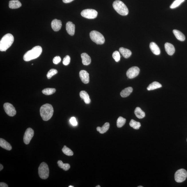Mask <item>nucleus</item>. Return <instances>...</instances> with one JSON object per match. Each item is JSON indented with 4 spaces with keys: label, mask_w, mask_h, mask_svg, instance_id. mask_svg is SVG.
Wrapping results in <instances>:
<instances>
[{
    "label": "nucleus",
    "mask_w": 187,
    "mask_h": 187,
    "mask_svg": "<svg viewBox=\"0 0 187 187\" xmlns=\"http://www.w3.org/2000/svg\"><path fill=\"white\" fill-rule=\"evenodd\" d=\"M42 51V49L41 46H35L25 53L23 56V59L25 61H29L36 59L40 56Z\"/></svg>",
    "instance_id": "nucleus-1"
},
{
    "label": "nucleus",
    "mask_w": 187,
    "mask_h": 187,
    "mask_svg": "<svg viewBox=\"0 0 187 187\" xmlns=\"http://www.w3.org/2000/svg\"><path fill=\"white\" fill-rule=\"evenodd\" d=\"M54 110L51 104H46L43 105L40 109V114L43 120L47 121L52 117Z\"/></svg>",
    "instance_id": "nucleus-2"
},
{
    "label": "nucleus",
    "mask_w": 187,
    "mask_h": 187,
    "mask_svg": "<svg viewBox=\"0 0 187 187\" xmlns=\"http://www.w3.org/2000/svg\"><path fill=\"white\" fill-rule=\"evenodd\" d=\"M14 41V36L12 34L8 33L5 35L0 41V51H5L11 46Z\"/></svg>",
    "instance_id": "nucleus-3"
},
{
    "label": "nucleus",
    "mask_w": 187,
    "mask_h": 187,
    "mask_svg": "<svg viewBox=\"0 0 187 187\" xmlns=\"http://www.w3.org/2000/svg\"><path fill=\"white\" fill-rule=\"evenodd\" d=\"M113 8L118 14L122 16H126L128 14V10L127 7L124 3L117 0L113 3Z\"/></svg>",
    "instance_id": "nucleus-4"
},
{
    "label": "nucleus",
    "mask_w": 187,
    "mask_h": 187,
    "mask_svg": "<svg viewBox=\"0 0 187 187\" xmlns=\"http://www.w3.org/2000/svg\"><path fill=\"white\" fill-rule=\"evenodd\" d=\"M91 39L98 44H104L105 39L104 36L101 33L96 31H93L90 33Z\"/></svg>",
    "instance_id": "nucleus-5"
},
{
    "label": "nucleus",
    "mask_w": 187,
    "mask_h": 187,
    "mask_svg": "<svg viewBox=\"0 0 187 187\" xmlns=\"http://www.w3.org/2000/svg\"><path fill=\"white\" fill-rule=\"evenodd\" d=\"M38 173L41 179L46 180L49 177V168L46 163L42 162L41 163L38 168Z\"/></svg>",
    "instance_id": "nucleus-6"
},
{
    "label": "nucleus",
    "mask_w": 187,
    "mask_h": 187,
    "mask_svg": "<svg viewBox=\"0 0 187 187\" xmlns=\"http://www.w3.org/2000/svg\"><path fill=\"white\" fill-rule=\"evenodd\" d=\"M187 178V171L184 169H180L177 171L175 174V179L177 183L184 181Z\"/></svg>",
    "instance_id": "nucleus-7"
},
{
    "label": "nucleus",
    "mask_w": 187,
    "mask_h": 187,
    "mask_svg": "<svg viewBox=\"0 0 187 187\" xmlns=\"http://www.w3.org/2000/svg\"><path fill=\"white\" fill-rule=\"evenodd\" d=\"M97 11L93 9H86L83 10L81 13L82 16L88 19H94L97 16Z\"/></svg>",
    "instance_id": "nucleus-8"
},
{
    "label": "nucleus",
    "mask_w": 187,
    "mask_h": 187,
    "mask_svg": "<svg viewBox=\"0 0 187 187\" xmlns=\"http://www.w3.org/2000/svg\"><path fill=\"white\" fill-rule=\"evenodd\" d=\"M4 108L5 112L8 116H14L16 114L15 109L13 105L8 103H5L4 104Z\"/></svg>",
    "instance_id": "nucleus-9"
},
{
    "label": "nucleus",
    "mask_w": 187,
    "mask_h": 187,
    "mask_svg": "<svg viewBox=\"0 0 187 187\" xmlns=\"http://www.w3.org/2000/svg\"><path fill=\"white\" fill-rule=\"evenodd\" d=\"M139 72V68L137 67H133L129 68L127 71L126 76L129 79H133L138 75Z\"/></svg>",
    "instance_id": "nucleus-10"
},
{
    "label": "nucleus",
    "mask_w": 187,
    "mask_h": 187,
    "mask_svg": "<svg viewBox=\"0 0 187 187\" xmlns=\"http://www.w3.org/2000/svg\"><path fill=\"white\" fill-rule=\"evenodd\" d=\"M34 131L32 128H29L26 129L23 138V140L25 144H29L32 139L34 136Z\"/></svg>",
    "instance_id": "nucleus-11"
},
{
    "label": "nucleus",
    "mask_w": 187,
    "mask_h": 187,
    "mask_svg": "<svg viewBox=\"0 0 187 187\" xmlns=\"http://www.w3.org/2000/svg\"><path fill=\"white\" fill-rule=\"evenodd\" d=\"M79 77L82 81L85 84L89 83V74L87 71L85 70H81L80 71Z\"/></svg>",
    "instance_id": "nucleus-12"
},
{
    "label": "nucleus",
    "mask_w": 187,
    "mask_h": 187,
    "mask_svg": "<svg viewBox=\"0 0 187 187\" xmlns=\"http://www.w3.org/2000/svg\"><path fill=\"white\" fill-rule=\"evenodd\" d=\"M61 21L59 20L55 19L52 22L51 27L55 32H57L61 29L62 27Z\"/></svg>",
    "instance_id": "nucleus-13"
},
{
    "label": "nucleus",
    "mask_w": 187,
    "mask_h": 187,
    "mask_svg": "<svg viewBox=\"0 0 187 187\" xmlns=\"http://www.w3.org/2000/svg\"><path fill=\"white\" fill-rule=\"evenodd\" d=\"M75 25L71 22H68L66 25V29L68 34L73 36L75 34Z\"/></svg>",
    "instance_id": "nucleus-14"
},
{
    "label": "nucleus",
    "mask_w": 187,
    "mask_h": 187,
    "mask_svg": "<svg viewBox=\"0 0 187 187\" xmlns=\"http://www.w3.org/2000/svg\"><path fill=\"white\" fill-rule=\"evenodd\" d=\"M165 50L168 55L172 56L175 52L174 46L172 44L169 43H166L165 44Z\"/></svg>",
    "instance_id": "nucleus-15"
},
{
    "label": "nucleus",
    "mask_w": 187,
    "mask_h": 187,
    "mask_svg": "<svg viewBox=\"0 0 187 187\" xmlns=\"http://www.w3.org/2000/svg\"><path fill=\"white\" fill-rule=\"evenodd\" d=\"M82 62L83 65L87 66L91 63V59L90 57L86 53H82L81 55Z\"/></svg>",
    "instance_id": "nucleus-16"
},
{
    "label": "nucleus",
    "mask_w": 187,
    "mask_h": 187,
    "mask_svg": "<svg viewBox=\"0 0 187 187\" xmlns=\"http://www.w3.org/2000/svg\"><path fill=\"white\" fill-rule=\"evenodd\" d=\"M149 46L150 49L153 54L156 55L160 54L161 51L159 48L156 43L153 42H151L150 43Z\"/></svg>",
    "instance_id": "nucleus-17"
},
{
    "label": "nucleus",
    "mask_w": 187,
    "mask_h": 187,
    "mask_svg": "<svg viewBox=\"0 0 187 187\" xmlns=\"http://www.w3.org/2000/svg\"><path fill=\"white\" fill-rule=\"evenodd\" d=\"M80 96L82 99L84 100L85 103L88 104L91 102V99L89 95L86 91H81L80 93Z\"/></svg>",
    "instance_id": "nucleus-18"
},
{
    "label": "nucleus",
    "mask_w": 187,
    "mask_h": 187,
    "mask_svg": "<svg viewBox=\"0 0 187 187\" xmlns=\"http://www.w3.org/2000/svg\"><path fill=\"white\" fill-rule=\"evenodd\" d=\"M0 146L7 151H11L12 149V147L10 143L2 138L0 139Z\"/></svg>",
    "instance_id": "nucleus-19"
},
{
    "label": "nucleus",
    "mask_w": 187,
    "mask_h": 187,
    "mask_svg": "<svg viewBox=\"0 0 187 187\" xmlns=\"http://www.w3.org/2000/svg\"><path fill=\"white\" fill-rule=\"evenodd\" d=\"M21 6V3L18 0H12L9 1V7L11 9H17Z\"/></svg>",
    "instance_id": "nucleus-20"
},
{
    "label": "nucleus",
    "mask_w": 187,
    "mask_h": 187,
    "mask_svg": "<svg viewBox=\"0 0 187 187\" xmlns=\"http://www.w3.org/2000/svg\"><path fill=\"white\" fill-rule=\"evenodd\" d=\"M173 33L176 37V39L178 40L183 41L185 39V36L181 32L177 30H173Z\"/></svg>",
    "instance_id": "nucleus-21"
},
{
    "label": "nucleus",
    "mask_w": 187,
    "mask_h": 187,
    "mask_svg": "<svg viewBox=\"0 0 187 187\" xmlns=\"http://www.w3.org/2000/svg\"><path fill=\"white\" fill-rule=\"evenodd\" d=\"M120 53L122 54L123 57L125 58H128L131 56L132 52L130 50L123 47L120 48L119 49Z\"/></svg>",
    "instance_id": "nucleus-22"
},
{
    "label": "nucleus",
    "mask_w": 187,
    "mask_h": 187,
    "mask_svg": "<svg viewBox=\"0 0 187 187\" xmlns=\"http://www.w3.org/2000/svg\"><path fill=\"white\" fill-rule=\"evenodd\" d=\"M133 91V88L131 87H128L125 88L120 93V96L122 98H126L129 96Z\"/></svg>",
    "instance_id": "nucleus-23"
},
{
    "label": "nucleus",
    "mask_w": 187,
    "mask_h": 187,
    "mask_svg": "<svg viewBox=\"0 0 187 187\" xmlns=\"http://www.w3.org/2000/svg\"><path fill=\"white\" fill-rule=\"evenodd\" d=\"M110 126L109 123L106 122L102 127L99 126L97 128V130L101 134H103V133H106L108 131L109 128Z\"/></svg>",
    "instance_id": "nucleus-24"
},
{
    "label": "nucleus",
    "mask_w": 187,
    "mask_h": 187,
    "mask_svg": "<svg viewBox=\"0 0 187 187\" xmlns=\"http://www.w3.org/2000/svg\"><path fill=\"white\" fill-rule=\"evenodd\" d=\"M135 114L137 118L139 119L144 118L145 113L139 107H137L135 110Z\"/></svg>",
    "instance_id": "nucleus-25"
},
{
    "label": "nucleus",
    "mask_w": 187,
    "mask_h": 187,
    "mask_svg": "<svg viewBox=\"0 0 187 187\" xmlns=\"http://www.w3.org/2000/svg\"><path fill=\"white\" fill-rule=\"evenodd\" d=\"M161 87L162 85L161 83L158 82L154 81L151 83L148 86L147 88V89L148 91H151V90H154L161 88Z\"/></svg>",
    "instance_id": "nucleus-26"
},
{
    "label": "nucleus",
    "mask_w": 187,
    "mask_h": 187,
    "mask_svg": "<svg viewBox=\"0 0 187 187\" xmlns=\"http://www.w3.org/2000/svg\"><path fill=\"white\" fill-rule=\"evenodd\" d=\"M57 163L58 166H59L60 168H62V169H63L65 171H68V170L69 169L70 167H71L69 163H63V162L61 161V160L58 161Z\"/></svg>",
    "instance_id": "nucleus-27"
},
{
    "label": "nucleus",
    "mask_w": 187,
    "mask_h": 187,
    "mask_svg": "<svg viewBox=\"0 0 187 187\" xmlns=\"http://www.w3.org/2000/svg\"><path fill=\"white\" fill-rule=\"evenodd\" d=\"M130 126L133 128L134 129L138 130L139 129L141 125L140 123L138 122L135 121V120L132 119L129 123Z\"/></svg>",
    "instance_id": "nucleus-28"
},
{
    "label": "nucleus",
    "mask_w": 187,
    "mask_h": 187,
    "mask_svg": "<svg viewBox=\"0 0 187 187\" xmlns=\"http://www.w3.org/2000/svg\"><path fill=\"white\" fill-rule=\"evenodd\" d=\"M126 121V118H123L122 117L120 116L117 121V126L119 128L122 127L125 124Z\"/></svg>",
    "instance_id": "nucleus-29"
},
{
    "label": "nucleus",
    "mask_w": 187,
    "mask_h": 187,
    "mask_svg": "<svg viewBox=\"0 0 187 187\" xmlns=\"http://www.w3.org/2000/svg\"><path fill=\"white\" fill-rule=\"evenodd\" d=\"M56 91V89L53 88H46L42 90V93L43 94L49 96L53 94Z\"/></svg>",
    "instance_id": "nucleus-30"
},
{
    "label": "nucleus",
    "mask_w": 187,
    "mask_h": 187,
    "mask_svg": "<svg viewBox=\"0 0 187 187\" xmlns=\"http://www.w3.org/2000/svg\"><path fill=\"white\" fill-rule=\"evenodd\" d=\"M62 150L63 153L67 156H72L73 155V151L66 146H64Z\"/></svg>",
    "instance_id": "nucleus-31"
},
{
    "label": "nucleus",
    "mask_w": 187,
    "mask_h": 187,
    "mask_svg": "<svg viewBox=\"0 0 187 187\" xmlns=\"http://www.w3.org/2000/svg\"><path fill=\"white\" fill-rule=\"evenodd\" d=\"M185 0H175L170 6V8L171 9H174V8L178 7Z\"/></svg>",
    "instance_id": "nucleus-32"
},
{
    "label": "nucleus",
    "mask_w": 187,
    "mask_h": 187,
    "mask_svg": "<svg viewBox=\"0 0 187 187\" xmlns=\"http://www.w3.org/2000/svg\"><path fill=\"white\" fill-rule=\"evenodd\" d=\"M58 71L56 69H52L50 70L47 74L46 76L48 79H50L53 76L57 73Z\"/></svg>",
    "instance_id": "nucleus-33"
},
{
    "label": "nucleus",
    "mask_w": 187,
    "mask_h": 187,
    "mask_svg": "<svg viewBox=\"0 0 187 187\" xmlns=\"http://www.w3.org/2000/svg\"><path fill=\"white\" fill-rule=\"evenodd\" d=\"M112 57L113 59L115 60V61L116 62H118L120 61V55L119 52L118 51H115L113 53Z\"/></svg>",
    "instance_id": "nucleus-34"
},
{
    "label": "nucleus",
    "mask_w": 187,
    "mask_h": 187,
    "mask_svg": "<svg viewBox=\"0 0 187 187\" xmlns=\"http://www.w3.org/2000/svg\"><path fill=\"white\" fill-rule=\"evenodd\" d=\"M70 61H71V58L69 56L67 55L63 58V64L65 66H67L69 64Z\"/></svg>",
    "instance_id": "nucleus-35"
},
{
    "label": "nucleus",
    "mask_w": 187,
    "mask_h": 187,
    "mask_svg": "<svg viewBox=\"0 0 187 187\" xmlns=\"http://www.w3.org/2000/svg\"><path fill=\"white\" fill-rule=\"evenodd\" d=\"M61 61V58L59 56H56L53 58V63L55 65H57Z\"/></svg>",
    "instance_id": "nucleus-36"
},
{
    "label": "nucleus",
    "mask_w": 187,
    "mask_h": 187,
    "mask_svg": "<svg viewBox=\"0 0 187 187\" xmlns=\"http://www.w3.org/2000/svg\"><path fill=\"white\" fill-rule=\"evenodd\" d=\"M70 121L71 124L73 126H76L77 125V122L76 121V118L74 117L71 118Z\"/></svg>",
    "instance_id": "nucleus-37"
},
{
    "label": "nucleus",
    "mask_w": 187,
    "mask_h": 187,
    "mask_svg": "<svg viewBox=\"0 0 187 187\" xmlns=\"http://www.w3.org/2000/svg\"><path fill=\"white\" fill-rule=\"evenodd\" d=\"M0 187H8V185L5 183L1 182L0 183Z\"/></svg>",
    "instance_id": "nucleus-38"
},
{
    "label": "nucleus",
    "mask_w": 187,
    "mask_h": 187,
    "mask_svg": "<svg viewBox=\"0 0 187 187\" xmlns=\"http://www.w3.org/2000/svg\"><path fill=\"white\" fill-rule=\"evenodd\" d=\"M73 1L74 0H63V2L65 3H70Z\"/></svg>",
    "instance_id": "nucleus-39"
},
{
    "label": "nucleus",
    "mask_w": 187,
    "mask_h": 187,
    "mask_svg": "<svg viewBox=\"0 0 187 187\" xmlns=\"http://www.w3.org/2000/svg\"><path fill=\"white\" fill-rule=\"evenodd\" d=\"M3 168H4V167H3V165L1 164H0V171H1L3 169Z\"/></svg>",
    "instance_id": "nucleus-40"
},
{
    "label": "nucleus",
    "mask_w": 187,
    "mask_h": 187,
    "mask_svg": "<svg viewBox=\"0 0 187 187\" xmlns=\"http://www.w3.org/2000/svg\"><path fill=\"white\" fill-rule=\"evenodd\" d=\"M74 187V186H71V185H70V186H69V187Z\"/></svg>",
    "instance_id": "nucleus-41"
},
{
    "label": "nucleus",
    "mask_w": 187,
    "mask_h": 187,
    "mask_svg": "<svg viewBox=\"0 0 187 187\" xmlns=\"http://www.w3.org/2000/svg\"><path fill=\"white\" fill-rule=\"evenodd\" d=\"M96 187H100V185H98V186H96Z\"/></svg>",
    "instance_id": "nucleus-42"
},
{
    "label": "nucleus",
    "mask_w": 187,
    "mask_h": 187,
    "mask_svg": "<svg viewBox=\"0 0 187 187\" xmlns=\"http://www.w3.org/2000/svg\"><path fill=\"white\" fill-rule=\"evenodd\" d=\"M143 186H138V187H143Z\"/></svg>",
    "instance_id": "nucleus-43"
},
{
    "label": "nucleus",
    "mask_w": 187,
    "mask_h": 187,
    "mask_svg": "<svg viewBox=\"0 0 187 187\" xmlns=\"http://www.w3.org/2000/svg\"></svg>",
    "instance_id": "nucleus-44"
}]
</instances>
